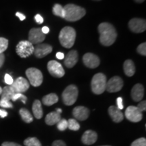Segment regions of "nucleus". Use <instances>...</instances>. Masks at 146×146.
<instances>
[{
  "label": "nucleus",
  "instance_id": "obj_1",
  "mask_svg": "<svg viewBox=\"0 0 146 146\" xmlns=\"http://www.w3.org/2000/svg\"><path fill=\"white\" fill-rule=\"evenodd\" d=\"M100 41L104 46H110L116 41L117 33L114 27L108 23H101L98 26Z\"/></svg>",
  "mask_w": 146,
  "mask_h": 146
},
{
  "label": "nucleus",
  "instance_id": "obj_2",
  "mask_svg": "<svg viewBox=\"0 0 146 146\" xmlns=\"http://www.w3.org/2000/svg\"><path fill=\"white\" fill-rule=\"evenodd\" d=\"M64 18L68 22H75L81 19L86 14L85 9L78 5L70 3L64 7Z\"/></svg>",
  "mask_w": 146,
  "mask_h": 146
},
{
  "label": "nucleus",
  "instance_id": "obj_3",
  "mask_svg": "<svg viewBox=\"0 0 146 146\" xmlns=\"http://www.w3.org/2000/svg\"><path fill=\"white\" fill-rule=\"evenodd\" d=\"M76 31L72 27H65L60 31L59 41L60 44L65 48H70L74 44L76 39Z\"/></svg>",
  "mask_w": 146,
  "mask_h": 146
},
{
  "label": "nucleus",
  "instance_id": "obj_4",
  "mask_svg": "<svg viewBox=\"0 0 146 146\" xmlns=\"http://www.w3.org/2000/svg\"><path fill=\"white\" fill-rule=\"evenodd\" d=\"M106 76L103 73H97L93 76L91 80V87L93 93L96 95L103 94L106 90Z\"/></svg>",
  "mask_w": 146,
  "mask_h": 146
},
{
  "label": "nucleus",
  "instance_id": "obj_5",
  "mask_svg": "<svg viewBox=\"0 0 146 146\" xmlns=\"http://www.w3.org/2000/svg\"><path fill=\"white\" fill-rule=\"evenodd\" d=\"M78 94L77 87L74 85H70L64 89L62 94L64 104L66 106L73 105L77 100Z\"/></svg>",
  "mask_w": 146,
  "mask_h": 146
},
{
  "label": "nucleus",
  "instance_id": "obj_6",
  "mask_svg": "<svg viewBox=\"0 0 146 146\" xmlns=\"http://www.w3.org/2000/svg\"><path fill=\"white\" fill-rule=\"evenodd\" d=\"M35 47L29 41H21L16 45V51L20 57L26 58L34 53Z\"/></svg>",
  "mask_w": 146,
  "mask_h": 146
},
{
  "label": "nucleus",
  "instance_id": "obj_7",
  "mask_svg": "<svg viewBox=\"0 0 146 146\" xmlns=\"http://www.w3.org/2000/svg\"><path fill=\"white\" fill-rule=\"evenodd\" d=\"M26 75L29 83L33 87H39L43 83V74L39 69L29 68L26 70Z\"/></svg>",
  "mask_w": 146,
  "mask_h": 146
},
{
  "label": "nucleus",
  "instance_id": "obj_8",
  "mask_svg": "<svg viewBox=\"0 0 146 146\" xmlns=\"http://www.w3.org/2000/svg\"><path fill=\"white\" fill-rule=\"evenodd\" d=\"M47 70L51 75L56 78H61L65 74V71L61 64L55 60L49 62L47 64Z\"/></svg>",
  "mask_w": 146,
  "mask_h": 146
},
{
  "label": "nucleus",
  "instance_id": "obj_9",
  "mask_svg": "<svg viewBox=\"0 0 146 146\" xmlns=\"http://www.w3.org/2000/svg\"><path fill=\"white\" fill-rule=\"evenodd\" d=\"M125 116L129 121L133 122V123H138L142 120L143 114L141 111L137 108V107L131 106L126 110Z\"/></svg>",
  "mask_w": 146,
  "mask_h": 146
},
{
  "label": "nucleus",
  "instance_id": "obj_10",
  "mask_svg": "<svg viewBox=\"0 0 146 146\" xmlns=\"http://www.w3.org/2000/svg\"><path fill=\"white\" fill-rule=\"evenodd\" d=\"M123 87V81L120 76H115L106 83V89L110 93H115L120 91Z\"/></svg>",
  "mask_w": 146,
  "mask_h": 146
},
{
  "label": "nucleus",
  "instance_id": "obj_11",
  "mask_svg": "<svg viewBox=\"0 0 146 146\" xmlns=\"http://www.w3.org/2000/svg\"><path fill=\"white\" fill-rule=\"evenodd\" d=\"M129 28L133 33H141L145 31V20L141 18H132L129 23Z\"/></svg>",
  "mask_w": 146,
  "mask_h": 146
},
{
  "label": "nucleus",
  "instance_id": "obj_12",
  "mask_svg": "<svg viewBox=\"0 0 146 146\" xmlns=\"http://www.w3.org/2000/svg\"><path fill=\"white\" fill-rule=\"evenodd\" d=\"M45 39V35L43 33L41 29L39 28H34L31 29L29 33V41L33 45L39 44Z\"/></svg>",
  "mask_w": 146,
  "mask_h": 146
},
{
  "label": "nucleus",
  "instance_id": "obj_13",
  "mask_svg": "<svg viewBox=\"0 0 146 146\" xmlns=\"http://www.w3.org/2000/svg\"><path fill=\"white\" fill-rule=\"evenodd\" d=\"M11 86L13 88L16 94V93L23 94V93L26 92L28 90L30 85H29V81L25 78L18 77L13 82Z\"/></svg>",
  "mask_w": 146,
  "mask_h": 146
},
{
  "label": "nucleus",
  "instance_id": "obj_14",
  "mask_svg": "<svg viewBox=\"0 0 146 146\" xmlns=\"http://www.w3.org/2000/svg\"><path fill=\"white\" fill-rule=\"evenodd\" d=\"M83 61L84 64L89 68H96L100 64L99 57L92 53H87L84 55Z\"/></svg>",
  "mask_w": 146,
  "mask_h": 146
},
{
  "label": "nucleus",
  "instance_id": "obj_15",
  "mask_svg": "<svg viewBox=\"0 0 146 146\" xmlns=\"http://www.w3.org/2000/svg\"><path fill=\"white\" fill-rule=\"evenodd\" d=\"M52 52V47L47 43H39L35 47V56L38 58H43Z\"/></svg>",
  "mask_w": 146,
  "mask_h": 146
},
{
  "label": "nucleus",
  "instance_id": "obj_16",
  "mask_svg": "<svg viewBox=\"0 0 146 146\" xmlns=\"http://www.w3.org/2000/svg\"><path fill=\"white\" fill-rule=\"evenodd\" d=\"M72 114L74 117L78 120H85L89 116V110L85 106H76L73 109Z\"/></svg>",
  "mask_w": 146,
  "mask_h": 146
},
{
  "label": "nucleus",
  "instance_id": "obj_17",
  "mask_svg": "<svg viewBox=\"0 0 146 146\" xmlns=\"http://www.w3.org/2000/svg\"><path fill=\"white\" fill-rule=\"evenodd\" d=\"M144 96V87L141 84L135 85L131 89V98L135 102H140Z\"/></svg>",
  "mask_w": 146,
  "mask_h": 146
},
{
  "label": "nucleus",
  "instance_id": "obj_18",
  "mask_svg": "<svg viewBox=\"0 0 146 146\" xmlns=\"http://www.w3.org/2000/svg\"><path fill=\"white\" fill-rule=\"evenodd\" d=\"M108 113L114 123H120L124 119V115L123 112H121L120 110L118 109L116 106H110L108 108Z\"/></svg>",
  "mask_w": 146,
  "mask_h": 146
},
{
  "label": "nucleus",
  "instance_id": "obj_19",
  "mask_svg": "<svg viewBox=\"0 0 146 146\" xmlns=\"http://www.w3.org/2000/svg\"><path fill=\"white\" fill-rule=\"evenodd\" d=\"M98 139V134L94 131L88 130L84 133L81 141L85 145H89L95 143Z\"/></svg>",
  "mask_w": 146,
  "mask_h": 146
},
{
  "label": "nucleus",
  "instance_id": "obj_20",
  "mask_svg": "<svg viewBox=\"0 0 146 146\" xmlns=\"http://www.w3.org/2000/svg\"><path fill=\"white\" fill-rule=\"evenodd\" d=\"M78 62V53L76 50L69 52L64 59V65L68 68H71L76 65Z\"/></svg>",
  "mask_w": 146,
  "mask_h": 146
},
{
  "label": "nucleus",
  "instance_id": "obj_21",
  "mask_svg": "<svg viewBox=\"0 0 146 146\" xmlns=\"http://www.w3.org/2000/svg\"><path fill=\"white\" fill-rule=\"evenodd\" d=\"M61 120V116L56 112H52L49 113L45 117V121L47 125H54L57 124L60 120Z\"/></svg>",
  "mask_w": 146,
  "mask_h": 146
},
{
  "label": "nucleus",
  "instance_id": "obj_22",
  "mask_svg": "<svg viewBox=\"0 0 146 146\" xmlns=\"http://www.w3.org/2000/svg\"><path fill=\"white\" fill-rule=\"evenodd\" d=\"M124 72L128 76H132L135 72V66L131 60H127L123 65Z\"/></svg>",
  "mask_w": 146,
  "mask_h": 146
},
{
  "label": "nucleus",
  "instance_id": "obj_23",
  "mask_svg": "<svg viewBox=\"0 0 146 146\" xmlns=\"http://www.w3.org/2000/svg\"><path fill=\"white\" fill-rule=\"evenodd\" d=\"M32 110L35 117L36 119H40V118L43 117V109H42L41 103L39 100H36L33 102Z\"/></svg>",
  "mask_w": 146,
  "mask_h": 146
},
{
  "label": "nucleus",
  "instance_id": "obj_24",
  "mask_svg": "<svg viewBox=\"0 0 146 146\" xmlns=\"http://www.w3.org/2000/svg\"><path fill=\"white\" fill-rule=\"evenodd\" d=\"M58 102V97L55 94H50L45 96L42 99V102L45 106H50Z\"/></svg>",
  "mask_w": 146,
  "mask_h": 146
},
{
  "label": "nucleus",
  "instance_id": "obj_25",
  "mask_svg": "<svg viewBox=\"0 0 146 146\" xmlns=\"http://www.w3.org/2000/svg\"><path fill=\"white\" fill-rule=\"evenodd\" d=\"M16 93L14 92L13 88H12L11 85L8 86H5L2 89V93H1V100H5L10 101L12 100V97Z\"/></svg>",
  "mask_w": 146,
  "mask_h": 146
},
{
  "label": "nucleus",
  "instance_id": "obj_26",
  "mask_svg": "<svg viewBox=\"0 0 146 146\" xmlns=\"http://www.w3.org/2000/svg\"><path fill=\"white\" fill-rule=\"evenodd\" d=\"M22 119L27 123H31L33 121V117L30 112L26 108H21L19 111Z\"/></svg>",
  "mask_w": 146,
  "mask_h": 146
},
{
  "label": "nucleus",
  "instance_id": "obj_27",
  "mask_svg": "<svg viewBox=\"0 0 146 146\" xmlns=\"http://www.w3.org/2000/svg\"><path fill=\"white\" fill-rule=\"evenodd\" d=\"M52 12L55 16H59V17L64 18V10L63 7L60 4H58V3L55 4L54 7H53Z\"/></svg>",
  "mask_w": 146,
  "mask_h": 146
},
{
  "label": "nucleus",
  "instance_id": "obj_28",
  "mask_svg": "<svg viewBox=\"0 0 146 146\" xmlns=\"http://www.w3.org/2000/svg\"><path fill=\"white\" fill-rule=\"evenodd\" d=\"M24 144L26 146H42L41 142L36 137H29L24 141Z\"/></svg>",
  "mask_w": 146,
  "mask_h": 146
},
{
  "label": "nucleus",
  "instance_id": "obj_29",
  "mask_svg": "<svg viewBox=\"0 0 146 146\" xmlns=\"http://www.w3.org/2000/svg\"><path fill=\"white\" fill-rule=\"evenodd\" d=\"M68 128L71 131H78L80 129V125L75 119L70 118L68 120Z\"/></svg>",
  "mask_w": 146,
  "mask_h": 146
},
{
  "label": "nucleus",
  "instance_id": "obj_30",
  "mask_svg": "<svg viewBox=\"0 0 146 146\" xmlns=\"http://www.w3.org/2000/svg\"><path fill=\"white\" fill-rule=\"evenodd\" d=\"M57 128L60 131H65L68 128V120L61 118V120L57 123Z\"/></svg>",
  "mask_w": 146,
  "mask_h": 146
},
{
  "label": "nucleus",
  "instance_id": "obj_31",
  "mask_svg": "<svg viewBox=\"0 0 146 146\" xmlns=\"http://www.w3.org/2000/svg\"><path fill=\"white\" fill-rule=\"evenodd\" d=\"M8 47V40L5 38L0 37V54H2Z\"/></svg>",
  "mask_w": 146,
  "mask_h": 146
},
{
  "label": "nucleus",
  "instance_id": "obj_32",
  "mask_svg": "<svg viewBox=\"0 0 146 146\" xmlns=\"http://www.w3.org/2000/svg\"><path fill=\"white\" fill-rule=\"evenodd\" d=\"M21 100L22 102H23V104H26L27 102V98L26 96H25V95H23V94H20V93H16L13 96L12 98V100L14 102H16V100Z\"/></svg>",
  "mask_w": 146,
  "mask_h": 146
},
{
  "label": "nucleus",
  "instance_id": "obj_33",
  "mask_svg": "<svg viewBox=\"0 0 146 146\" xmlns=\"http://www.w3.org/2000/svg\"><path fill=\"white\" fill-rule=\"evenodd\" d=\"M131 146H146L145 138L141 137L135 140V141L131 143Z\"/></svg>",
  "mask_w": 146,
  "mask_h": 146
},
{
  "label": "nucleus",
  "instance_id": "obj_34",
  "mask_svg": "<svg viewBox=\"0 0 146 146\" xmlns=\"http://www.w3.org/2000/svg\"><path fill=\"white\" fill-rule=\"evenodd\" d=\"M137 52L142 56H146V43H143L140 44L137 48Z\"/></svg>",
  "mask_w": 146,
  "mask_h": 146
},
{
  "label": "nucleus",
  "instance_id": "obj_35",
  "mask_svg": "<svg viewBox=\"0 0 146 146\" xmlns=\"http://www.w3.org/2000/svg\"><path fill=\"white\" fill-rule=\"evenodd\" d=\"M0 106L5 108H13V105H12V104L10 101L5 100H0Z\"/></svg>",
  "mask_w": 146,
  "mask_h": 146
},
{
  "label": "nucleus",
  "instance_id": "obj_36",
  "mask_svg": "<svg viewBox=\"0 0 146 146\" xmlns=\"http://www.w3.org/2000/svg\"><path fill=\"white\" fill-rule=\"evenodd\" d=\"M4 81L5 83L8 85H12V83H13L14 80L12 78V76H11L10 74H5V75L4 76Z\"/></svg>",
  "mask_w": 146,
  "mask_h": 146
},
{
  "label": "nucleus",
  "instance_id": "obj_37",
  "mask_svg": "<svg viewBox=\"0 0 146 146\" xmlns=\"http://www.w3.org/2000/svg\"><path fill=\"white\" fill-rule=\"evenodd\" d=\"M137 107V108L141 112H145L146 110V102L145 100H143V101L139 102Z\"/></svg>",
  "mask_w": 146,
  "mask_h": 146
},
{
  "label": "nucleus",
  "instance_id": "obj_38",
  "mask_svg": "<svg viewBox=\"0 0 146 146\" xmlns=\"http://www.w3.org/2000/svg\"><path fill=\"white\" fill-rule=\"evenodd\" d=\"M123 98H117V100H116V103H117V108L120 110H122L124 108V106H123Z\"/></svg>",
  "mask_w": 146,
  "mask_h": 146
},
{
  "label": "nucleus",
  "instance_id": "obj_39",
  "mask_svg": "<svg viewBox=\"0 0 146 146\" xmlns=\"http://www.w3.org/2000/svg\"><path fill=\"white\" fill-rule=\"evenodd\" d=\"M52 146H66V145L62 140H56L52 143Z\"/></svg>",
  "mask_w": 146,
  "mask_h": 146
},
{
  "label": "nucleus",
  "instance_id": "obj_40",
  "mask_svg": "<svg viewBox=\"0 0 146 146\" xmlns=\"http://www.w3.org/2000/svg\"><path fill=\"white\" fill-rule=\"evenodd\" d=\"M35 20L36 23L38 24H42L43 23V18L40 14H36V15L35 16Z\"/></svg>",
  "mask_w": 146,
  "mask_h": 146
},
{
  "label": "nucleus",
  "instance_id": "obj_41",
  "mask_svg": "<svg viewBox=\"0 0 146 146\" xmlns=\"http://www.w3.org/2000/svg\"><path fill=\"white\" fill-rule=\"evenodd\" d=\"M1 146H21L20 144H18L16 143H14V142H4V143H2Z\"/></svg>",
  "mask_w": 146,
  "mask_h": 146
},
{
  "label": "nucleus",
  "instance_id": "obj_42",
  "mask_svg": "<svg viewBox=\"0 0 146 146\" xmlns=\"http://www.w3.org/2000/svg\"><path fill=\"white\" fill-rule=\"evenodd\" d=\"M4 62H5V55L3 54V53H2V54H0V68L3 66Z\"/></svg>",
  "mask_w": 146,
  "mask_h": 146
},
{
  "label": "nucleus",
  "instance_id": "obj_43",
  "mask_svg": "<svg viewBox=\"0 0 146 146\" xmlns=\"http://www.w3.org/2000/svg\"><path fill=\"white\" fill-rule=\"evenodd\" d=\"M8 116V112L4 110L0 109V117L1 118H5Z\"/></svg>",
  "mask_w": 146,
  "mask_h": 146
},
{
  "label": "nucleus",
  "instance_id": "obj_44",
  "mask_svg": "<svg viewBox=\"0 0 146 146\" xmlns=\"http://www.w3.org/2000/svg\"><path fill=\"white\" fill-rule=\"evenodd\" d=\"M16 16H17V17L19 18H20V20H21V21H24V20H25V18H26V16H25V15H24L23 14H22V13H20V12H16Z\"/></svg>",
  "mask_w": 146,
  "mask_h": 146
},
{
  "label": "nucleus",
  "instance_id": "obj_45",
  "mask_svg": "<svg viewBox=\"0 0 146 146\" xmlns=\"http://www.w3.org/2000/svg\"><path fill=\"white\" fill-rule=\"evenodd\" d=\"M56 58H58V60H63L64 58V55L63 53L62 52H58L56 54Z\"/></svg>",
  "mask_w": 146,
  "mask_h": 146
},
{
  "label": "nucleus",
  "instance_id": "obj_46",
  "mask_svg": "<svg viewBox=\"0 0 146 146\" xmlns=\"http://www.w3.org/2000/svg\"><path fill=\"white\" fill-rule=\"evenodd\" d=\"M41 31L43 32V34L46 35L49 32H50V29H49L47 27H43V28L41 29Z\"/></svg>",
  "mask_w": 146,
  "mask_h": 146
},
{
  "label": "nucleus",
  "instance_id": "obj_47",
  "mask_svg": "<svg viewBox=\"0 0 146 146\" xmlns=\"http://www.w3.org/2000/svg\"><path fill=\"white\" fill-rule=\"evenodd\" d=\"M56 112H58V114H60L62 113V109H60V108H57V109H56Z\"/></svg>",
  "mask_w": 146,
  "mask_h": 146
},
{
  "label": "nucleus",
  "instance_id": "obj_48",
  "mask_svg": "<svg viewBox=\"0 0 146 146\" xmlns=\"http://www.w3.org/2000/svg\"><path fill=\"white\" fill-rule=\"evenodd\" d=\"M137 3H143L145 0H134Z\"/></svg>",
  "mask_w": 146,
  "mask_h": 146
},
{
  "label": "nucleus",
  "instance_id": "obj_49",
  "mask_svg": "<svg viewBox=\"0 0 146 146\" xmlns=\"http://www.w3.org/2000/svg\"><path fill=\"white\" fill-rule=\"evenodd\" d=\"M1 93H2V88H1V87H0V96L1 95Z\"/></svg>",
  "mask_w": 146,
  "mask_h": 146
},
{
  "label": "nucleus",
  "instance_id": "obj_50",
  "mask_svg": "<svg viewBox=\"0 0 146 146\" xmlns=\"http://www.w3.org/2000/svg\"><path fill=\"white\" fill-rule=\"evenodd\" d=\"M94 1H101V0H94Z\"/></svg>",
  "mask_w": 146,
  "mask_h": 146
},
{
  "label": "nucleus",
  "instance_id": "obj_51",
  "mask_svg": "<svg viewBox=\"0 0 146 146\" xmlns=\"http://www.w3.org/2000/svg\"><path fill=\"white\" fill-rule=\"evenodd\" d=\"M102 146H110V145H102Z\"/></svg>",
  "mask_w": 146,
  "mask_h": 146
}]
</instances>
